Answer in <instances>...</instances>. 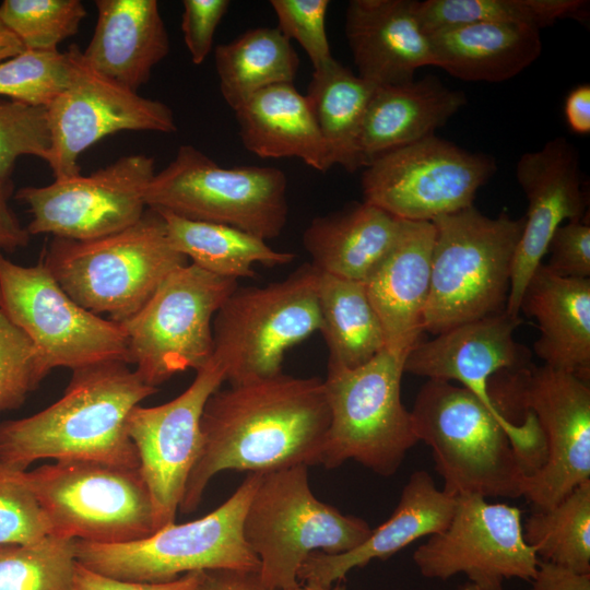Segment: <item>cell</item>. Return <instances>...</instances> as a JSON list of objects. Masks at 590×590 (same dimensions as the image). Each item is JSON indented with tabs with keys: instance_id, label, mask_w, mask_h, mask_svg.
Here are the masks:
<instances>
[{
	"instance_id": "1",
	"label": "cell",
	"mask_w": 590,
	"mask_h": 590,
	"mask_svg": "<svg viewBox=\"0 0 590 590\" xmlns=\"http://www.w3.org/2000/svg\"><path fill=\"white\" fill-rule=\"evenodd\" d=\"M330 408L323 380L283 373L217 389L200 421L202 446L179 510L193 512L214 475L225 470L268 473L320 464Z\"/></svg>"
},
{
	"instance_id": "2",
	"label": "cell",
	"mask_w": 590,
	"mask_h": 590,
	"mask_svg": "<svg viewBox=\"0 0 590 590\" xmlns=\"http://www.w3.org/2000/svg\"><path fill=\"white\" fill-rule=\"evenodd\" d=\"M157 391L125 362L74 369L55 403L31 416L0 422V462L19 470L39 459L139 469L127 420L134 406Z\"/></svg>"
},
{
	"instance_id": "3",
	"label": "cell",
	"mask_w": 590,
	"mask_h": 590,
	"mask_svg": "<svg viewBox=\"0 0 590 590\" xmlns=\"http://www.w3.org/2000/svg\"><path fill=\"white\" fill-rule=\"evenodd\" d=\"M411 415L417 440L430 447L441 489L450 496L522 497L524 479L544 463L542 451L452 382L428 379Z\"/></svg>"
},
{
	"instance_id": "4",
	"label": "cell",
	"mask_w": 590,
	"mask_h": 590,
	"mask_svg": "<svg viewBox=\"0 0 590 590\" xmlns=\"http://www.w3.org/2000/svg\"><path fill=\"white\" fill-rule=\"evenodd\" d=\"M42 261L84 309L121 323L188 259L172 244L163 216L146 208L133 225L99 238L54 237Z\"/></svg>"
},
{
	"instance_id": "5",
	"label": "cell",
	"mask_w": 590,
	"mask_h": 590,
	"mask_svg": "<svg viewBox=\"0 0 590 590\" xmlns=\"http://www.w3.org/2000/svg\"><path fill=\"white\" fill-rule=\"evenodd\" d=\"M435 241L423 329L439 334L506 310L524 216L488 217L470 205L432 221Z\"/></svg>"
},
{
	"instance_id": "6",
	"label": "cell",
	"mask_w": 590,
	"mask_h": 590,
	"mask_svg": "<svg viewBox=\"0 0 590 590\" xmlns=\"http://www.w3.org/2000/svg\"><path fill=\"white\" fill-rule=\"evenodd\" d=\"M488 393L499 413L519 425L531 413L545 444L543 465L523 481L522 497L545 510L590 481V387L574 374L531 362L496 373ZM515 424V423H514Z\"/></svg>"
},
{
	"instance_id": "7",
	"label": "cell",
	"mask_w": 590,
	"mask_h": 590,
	"mask_svg": "<svg viewBox=\"0 0 590 590\" xmlns=\"http://www.w3.org/2000/svg\"><path fill=\"white\" fill-rule=\"evenodd\" d=\"M370 532L364 519L312 494L304 464L262 473L243 522L244 539L259 559V576L272 590L297 586L298 570L311 553L350 552Z\"/></svg>"
},
{
	"instance_id": "8",
	"label": "cell",
	"mask_w": 590,
	"mask_h": 590,
	"mask_svg": "<svg viewBox=\"0 0 590 590\" xmlns=\"http://www.w3.org/2000/svg\"><path fill=\"white\" fill-rule=\"evenodd\" d=\"M262 473H248L235 493L204 517L169 523L128 543L99 544L75 540L81 565L115 579L169 582L198 570H259V559L244 539L243 522Z\"/></svg>"
},
{
	"instance_id": "9",
	"label": "cell",
	"mask_w": 590,
	"mask_h": 590,
	"mask_svg": "<svg viewBox=\"0 0 590 590\" xmlns=\"http://www.w3.org/2000/svg\"><path fill=\"white\" fill-rule=\"evenodd\" d=\"M405 358L384 349L355 368L328 364L330 426L320 464L333 469L354 460L381 476L398 471L418 441L401 400Z\"/></svg>"
},
{
	"instance_id": "10",
	"label": "cell",
	"mask_w": 590,
	"mask_h": 590,
	"mask_svg": "<svg viewBox=\"0 0 590 590\" xmlns=\"http://www.w3.org/2000/svg\"><path fill=\"white\" fill-rule=\"evenodd\" d=\"M311 263L283 281L237 287L216 311L213 357L225 381L240 385L282 374L288 349L320 329L318 280Z\"/></svg>"
},
{
	"instance_id": "11",
	"label": "cell",
	"mask_w": 590,
	"mask_h": 590,
	"mask_svg": "<svg viewBox=\"0 0 590 590\" xmlns=\"http://www.w3.org/2000/svg\"><path fill=\"white\" fill-rule=\"evenodd\" d=\"M148 208L177 216L228 225L263 240L278 237L288 216L287 178L276 167H221L191 144L155 173Z\"/></svg>"
},
{
	"instance_id": "12",
	"label": "cell",
	"mask_w": 590,
	"mask_h": 590,
	"mask_svg": "<svg viewBox=\"0 0 590 590\" xmlns=\"http://www.w3.org/2000/svg\"><path fill=\"white\" fill-rule=\"evenodd\" d=\"M50 535L99 544L155 532L151 496L139 469L93 460H59L23 471Z\"/></svg>"
},
{
	"instance_id": "13",
	"label": "cell",
	"mask_w": 590,
	"mask_h": 590,
	"mask_svg": "<svg viewBox=\"0 0 590 590\" xmlns=\"http://www.w3.org/2000/svg\"><path fill=\"white\" fill-rule=\"evenodd\" d=\"M238 281L188 263L174 270L145 305L119 323L128 362L149 386L202 368L213 356V319Z\"/></svg>"
},
{
	"instance_id": "14",
	"label": "cell",
	"mask_w": 590,
	"mask_h": 590,
	"mask_svg": "<svg viewBox=\"0 0 590 590\" xmlns=\"http://www.w3.org/2000/svg\"><path fill=\"white\" fill-rule=\"evenodd\" d=\"M0 310L32 341L45 379L55 368L128 362L121 326L75 303L40 260L24 267L0 251Z\"/></svg>"
},
{
	"instance_id": "15",
	"label": "cell",
	"mask_w": 590,
	"mask_h": 590,
	"mask_svg": "<svg viewBox=\"0 0 590 590\" xmlns=\"http://www.w3.org/2000/svg\"><path fill=\"white\" fill-rule=\"evenodd\" d=\"M495 160L436 134L391 151L362 175L364 201L391 215L432 222L470 205L496 172Z\"/></svg>"
},
{
	"instance_id": "16",
	"label": "cell",
	"mask_w": 590,
	"mask_h": 590,
	"mask_svg": "<svg viewBox=\"0 0 590 590\" xmlns=\"http://www.w3.org/2000/svg\"><path fill=\"white\" fill-rule=\"evenodd\" d=\"M522 524L518 507L458 495L448 524L415 550L413 562L425 578L463 574L480 590H503L505 580L514 578L531 581L540 559Z\"/></svg>"
},
{
	"instance_id": "17",
	"label": "cell",
	"mask_w": 590,
	"mask_h": 590,
	"mask_svg": "<svg viewBox=\"0 0 590 590\" xmlns=\"http://www.w3.org/2000/svg\"><path fill=\"white\" fill-rule=\"evenodd\" d=\"M154 175V158L131 154L87 176L79 174L43 187L20 188L15 199L32 214L26 226L31 236L94 239L120 232L141 219Z\"/></svg>"
},
{
	"instance_id": "18",
	"label": "cell",
	"mask_w": 590,
	"mask_h": 590,
	"mask_svg": "<svg viewBox=\"0 0 590 590\" xmlns=\"http://www.w3.org/2000/svg\"><path fill=\"white\" fill-rule=\"evenodd\" d=\"M67 51L72 63L69 85L47 107L51 145L46 162L55 179L79 175L80 155L107 135L123 130H177L169 106L99 74L84 61L78 45Z\"/></svg>"
},
{
	"instance_id": "19",
	"label": "cell",
	"mask_w": 590,
	"mask_h": 590,
	"mask_svg": "<svg viewBox=\"0 0 590 590\" xmlns=\"http://www.w3.org/2000/svg\"><path fill=\"white\" fill-rule=\"evenodd\" d=\"M224 381V367L212 356L178 397L156 406L137 405L128 416L127 430L151 496L155 531L175 522L189 473L201 450L204 405Z\"/></svg>"
},
{
	"instance_id": "20",
	"label": "cell",
	"mask_w": 590,
	"mask_h": 590,
	"mask_svg": "<svg viewBox=\"0 0 590 590\" xmlns=\"http://www.w3.org/2000/svg\"><path fill=\"white\" fill-rule=\"evenodd\" d=\"M521 323L520 316H511L505 310L439 333L429 341L418 342L410 351L404 373L460 382L506 427L545 457V444L535 417L527 413L520 425L509 422L488 393L489 380L496 373L530 362L529 350L514 339V332Z\"/></svg>"
},
{
	"instance_id": "21",
	"label": "cell",
	"mask_w": 590,
	"mask_h": 590,
	"mask_svg": "<svg viewBox=\"0 0 590 590\" xmlns=\"http://www.w3.org/2000/svg\"><path fill=\"white\" fill-rule=\"evenodd\" d=\"M516 177L528 199V211L511 266L506 305L511 316H519L526 286L542 263L554 232L565 221L583 219L586 210L579 154L563 137L522 154Z\"/></svg>"
},
{
	"instance_id": "22",
	"label": "cell",
	"mask_w": 590,
	"mask_h": 590,
	"mask_svg": "<svg viewBox=\"0 0 590 590\" xmlns=\"http://www.w3.org/2000/svg\"><path fill=\"white\" fill-rule=\"evenodd\" d=\"M435 227L403 221L392 248L365 282L386 349L403 356L420 342L430 292Z\"/></svg>"
},
{
	"instance_id": "23",
	"label": "cell",
	"mask_w": 590,
	"mask_h": 590,
	"mask_svg": "<svg viewBox=\"0 0 590 590\" xmlns=\"http://www.w3.org/2000/svg\"><path fill=\"white\" fill-rule=\"evenodd\" d=\"M415 0H351L345 35L358 75L375 86L414 81L417 69L435 66L429 37Z\"/></svg>"
},
{
	"instance_id": "24",
	"label": "cell",
	"mask_w": 590,
	"mask_h": 590,
	"mask_svg": "<svg viewBox=\"0 0 590 590\" xmlns=\"http://www.w3.org/2000/svg\"><path fill=\"white\" fill-rule=\"evenodd\" d=\"M453 507L455 497L437 488L428 472L415 471L402 488L391 516L371 529L362 544L342 554L311 553L302 564L297 579L302 583L330 587L352 569L374 559H387L411 543L439 532L448 524Z\"/></svg>"
},
{
	"instance_id": "25",
	"label": "cell",
	"mask_w": 590,
	"mask_h": 590,
	"mask_svg": "<svg viewBox=\"0 0 590 590\" xmlns=\"http://www.w3.org/2000/svg\"><path fill=\"white\" fill-rule=\"evenodd\" d=\"M97 21L84 61L113 82L137 92L169 52L156 0H96Z\"/></svg>"
},
{
	"instance_id": "26",
	"label": "cell",
	"mask_w": 590,
	"mask_h": 590,
	"mask_svg": "<svg viewBox=\"0 0 590 590\" xmlns=\"http://www.w3.org/2000/svg\"><path fill=\"white\" fill-rule=\"evenodd\" d=\"M465 103L463 91L449 88L432 75L402 85L377 86L358 137L359 168L391 151L435 135Z\"/></svg>"
},
{
	"instance_id": "27",
	"label": "cell",
	"mask_w": 590,
	"mask_h": 590,
	"mask_svg": "<svg viewBox=\"0 0 590 590\" xmlns=\"http://www.w3.org/2000/svg\"><path fill=\"white\" fill-rule=\"evenodd\" d=\"M520 310L534 317L535 354L552 368L590 376V279L562 276L540 264L529 280Z\"/></svg>"
},
{
	"instance_id": "28",
	"label": "cell",
	"mask_w": 590,
	"mask_h": 590,
	"mask_svg": "<svg viewBox=\"0 0 590 590\" xmlns=\"http://www.w3.org/2000/svg\"><path fill=\"white\" fill-rule=\"evenodd\" d=\"M234 113L241 142L255 155L297 157L318 172L333 166L308 102L293 83L263 88Z\"/></svg>"
},
{
	"instance_id": "29",
	"label": "cell",
	"mask_w": 590,
	"mask_h": 590,
	"mask_svg": "<svg viewBox=\"0 0 590 590\" xmlns=\"http://www.w3.org/2000/svg\"><path fill=\"white\" fill-rule=\"evenodd\" d=\"M402 222L363 201L315 217L303 245L320 272L365 283L392 248Z\"/></svg>"
},
{
	"instance_id": "30",
	"label": "cell",
	"mask_w": 590,
	"mask_h": 590,
	"mask_svg": "<svg viewBox=\"0 0 590 590\" xmlns=\"http://www.w3.org/2000/svg\"><path fill=\"white\" fill-rule=\"evenodd\" d=\"M435 67L464 81L499 83L542 52L540 31L521 24L476 22L428 35Z\"/></svg>"
},
{
	"instance_id": "31",
	"label": "cell",
	"mask_w": 590,
	"mask_h": 590,
	"mask_svg": "<svg viewBox=\"0 0 590 590\" xmlns=\"http://www.w3.org/2000/svg\"><path fill=\"white\" fill-rule=\"evenodd\" d=\"M318 306L328 364L355 368L386 349L382 328L364 282L320 272Z\"/></svg>"
},
{
	"instance_id": "32",
	"label": "cell",
	"mask_w": 590,
	"mask_h": 590,
	"mask_svg": "<svg viewBox=\"0 0 590 590\" xmlns=\"http://www.w3.org/2000/svg\"><path fill=\"white\" fill-rule=\"evenodd\" d=\"M157 212L165 221L173 246L190 263L211 274L238 281L255 278V264L273 268L294 260V253L275 250L262 238L241 229Z\"/></svg>"
},
{
	"instance_id": "33",
	"label": "cell",
	"mask_w": 590,
	"mask_h": 590,
	"mask_svg": "<svg viewBox=\"0 0 590 590\" xmlns=\"http://www.w3.org/2000/svg\"><path fill=\"white\" fill-rule=\"evenodd\" d=\"M214 62L221 94L233 110L263 88L293 83L299 67L291 40L278 27L248 30L217 45Z\"/></svg>"
},
{
	"instance_id": "34",
	"label": "cell",
	"mask_w": 590,
	"mask_h": 590,
	"mask_svg": "<svg viewBox=\"0 0 590 590\" xmlns=\"http://www.w3.org/2000/svg\"><path fill=\"white\" fill-rule=\"evenodd\" d=\"M377 86L334 58L314 70L305 97L328 144L333 165L359 168L357 142L370 97Z\"/></svg>"
},
{
	"instance_id": "35",
	"label": "cell",
	"mask_w": 590,
	"mask_h": 590,
	"mask_svg": "<svg viewBox=\"0 0 590 590\" xmlns=\"http://www.w3.org/2000/svg\"><path fill=\"white\" fill-rule=\"evenodd\" d=\"M585 0H425L417 1L416 15L428 36L460 24L493 22L541 28L557 21L585 22L589 15Z\"/></svg>"
},
{
	"instance_id": "36",
	"label": "cell",
	"mask_w": 590,
	"mask_h": 590,
	"mask_svg": "<svg viewBox=\"0 0 590 590\" xmlns=\"http://www.w3.org/2000/svg\"><path fill=\"white\" fill-rule=\"evenodd\" d=\"M526 542L542 562L590 574V481L522 524Z\"/></svg>"
},
{
	"instance_id": "37",
	"label": "cell",
	"mask_w": 590,
	"mask_h": 590,
	"mask_svg": "<svg viewBox=\"0 0 590 590\" xmlns=\"http://www.w3.org/2000/svg\"><path fill=\"white\" fill-rule=\"evenodd\" d=\"M75 539L0 545V590H72Z\"/></svg>"
},
{
	"instance_id": "38",
	"label": "cell",
	"mask_w": 590,
	"mask_h": 590,
	"mask_svg": "<svg viewBox=\"0 0 590 590\" xmlns=\"http://www.w3.org/2000/svg\"><path fill=\"white\" fill-rule=\"evenodd\" d=\"M86 13L80 0H4L0 4L1 23L24 49H58L78 33Z\"/></svg>"
},
{
	"instance_id": "39",
	"label": "cell",
	"mask_w": 590,
	"mask_h": 590,
	"mask_svg": "<svg viewBox=\"0 0 590 590\" xmlns=\"http://www.w3.org/2000/svg\"><path fill=\"white\" fill-rule=\"evenodd\" d=\"M68 51L24 49L0 62V97L47 108L69 85Z\"/></svg>"
},
{
	"instance_id": "40",
	"label": "cell",
	"mask_w": 590,
	"mask_h": 590,
	"mask_svg": "<svg viewBox=\"0 0 590 590\" xmlns=\"http://www.w3.org/2000/svg\"><path fill=\"white\" fill-rule=\"evenodd\" d=\"M50 145L47 108L0 97V180L11 179L20 156L46 162Z\"/></svg>"
},
{
	"instance_id": "41",
	"label": "cell",
	"mask_w": 590,
	"mask_h": 590,
	"mask_svg": "<svg viewBox=\"0 0 590 590\" xmlns=\"http://www.w3.org/2000/svg\"><path fill=\"white\" fill-rule=\"evenodd\" d=\"M23 471L0 462V545L28 544L50 535L48 519Z\"/></svg>"
},
{
	"instance_id": "42",
	"label": "cell",
	"mask_w": 590,
	"mask_h": 590,
	"mask_svg": "<svg viewBox=\"0 0 590 590\" xmlns=\"http://www.w3.org/2000/svg\"><path fill=\"white\" fill-rule=\"evenodd\" d=\"M43 380L32 341L0 310V413L20 409Z\"/></svg>"
},
{
	"instance_id": "43",
	"label": "cell",
	"mask_w": 590,
	"mask_h": 590,
	"mask_svg": "<svg viewBox=\"0 0 590 590\" xmlns=\"http://www.w3.org/2000/svg\"><path fill=\"white\" fill-rule=\"evenodd\" d=\"M270 4L278 28L300 45L314 70L333 59L326 32L328 0H271Z\"/></svg>"
},
{
	"instance_id": "44",
	"label": "cell",
	"mask_w": 590,
	"mask_h": 590,
	"mask_svg": "<svg viewBox=\"0 0 590 590\" xmlns=\"http://www.w3.org/2000/svg\"><path fill=\"white\" fill-rule=\"evenodd\" d=\"M546 264L562 276L590 279V225L583 219L562 224L553 234Z\"/></svg>"
},
{
	"instance_id": "45",
	"label": "cell",
	"mask_w": 590,
	"mask_h": 590,
	"mask_svg": "<svg viewBox=\"0 0 590 590\" xmlns=\"http://www.w3.org/2000/svg\"><path fill=\"white\" fill-rule=\"evenodd\" d=\"M181 32L194 64H201L212 50L214 35L226 14L228 0H184Z\"/></svg>"
},
{
	"instance_id": "46",
	"label": "cell",
	"mask_w": 590,
	"mask_h": 590,
	"mask_svg": "<svg viewBox=\"0 0 590 590\" xmlns=\"http://www.w3.org/2000/svg\"><path fill=\"white\" fill-rule=\"evenodd\" d=\"M200 574L190 571L169 582H137L107 577L76 562L72 590H192Z\"/></svg>"
},
{
	"instance_id": "47",
	"label": "cell",
	"mask_w": 590,
	"mask_h": 590,
	"mask_svg": "<svg viewBox=\"0 0 590 590\" xmlns=\"http://www.w3.org/2000/svg\"><path fill=\"white\" fill-rule=\"evenodd\" d=\"M192 590H272L267 587L258 571L235 569L201 570Z\"/></svg>"
},
{
	"instance_id": "48",
	"label": "cell",
	"mask_w": 590,
	"mask_h": 590,
	"mask_svg": "<svg viewBox=\"0 0 590 590\" xmlns=\"http://www.w3.org/2000/svg\"><path fill=\"white\" fill-rule=\"evenodd\" d=\"M13 192L12 179L0 180V250L13 252L24 248L31 240L26 227H23L9 206V199Z\"/></svg>"
},
{
	"instance_id": "49",
	"label": "cell",
	"mask_w": 590,
	"mask_h": 590,
	"mask_svg": "<svg viewBox=\"0 0 590 590\" xmlns=\"http://www.w3.org/2000/svg\"><path fill=\"white\" fill-rule=\"evenodd\" d=\"M530 590H590V574L540 560Z\"/></svg>"
},
{
	"instance_id": "50",
	"label": "cell",
	"mask_w": 590,
	"mask_h": 590,
	"mask_svg": "<svg viewBox=\"0 0 590 590\" xmlns=\"http://www.w3.org/2000/svg\"><path fill=\"white\" fill-rule=\"evenodd\" d=\"M564 114L569 129L581 135L590 133V85L582 83L565 98Z\"/></svg>"
},
{
	"instance_id": "51",
	"label": "cell",
	"mask_w": 590,
	"mask_h": 590,
	"mask_svg": "<svg viewBox=\"0 0 590 590\" xmlns=\"http://www.w3.org/2000/svg\"><path fill=\"white\" fill-rule=\"evenodd\" d=\"M23 50L21 42L0 21V62Z\"/></svg>"
},
{
	"instance_id": "52",
	"label": "cell",
	"mask_w": 590,
	"mask_h": 590,
	"mask_svg": "<svg viewBox=\"0 0 590 590\" xmlns=\"http://www.w3.org/2000/svg\"><path fill=\"white\" fill-rule=\"evenodd\" d=\"M284 590H347V589L344 586L339 585V583L332 585L330 587H322V586H317V585L299 582L297 586L288 588V589H284Z\"/></svg>"
},
{
	"instance_id": "53",
	"label": "cell",
	"mask_w": 590,
	"mask_h": 590,
	"mask_svg": "<svg viewBox=\"0 0 590 590\" xmlns=\"http://www.w3.org/2000/svg\"><path fill=\"white\" fill-rule=\"evenodd\" d=\"M457 590H480V589L468 581V582L461 585Z\"/></svg>"
}]
</instances>
